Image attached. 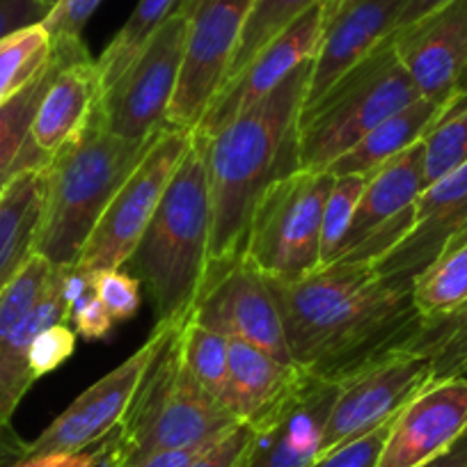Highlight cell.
<instances>
[{
	"mask_svg": "<svg viewBox=\"0 0 467 467\" xmlns=\"http://www.w3.org/2000/svg\"><path fill=\"white\" fill-rule=\"evenodd\" d=\"M412 286L380 275L374 264H330L296 282L268 280L294 365L330 383L401 350L421 323Z\"/></svg>",
	"mask_w": 467,
	"mask_h": 467,
	"instance_id": "6da1fadb",
	"label": "cell"
},
{
	"mask_svg": "<svg viewBox=\"0 0 467 467\" xmlns=\"http://www.w3.org/2000/svg\"><path fill=\"white\" fill-rule=\"evenodd\" d=\"M312 60L296 67L268 97L239 112L204 140L211 202L209 268L244 257L254 206L277 179L298 172V117Z\"/></svg>",
	"mask_w": 467,
	"mask_h": 467,
	"instance_id": "7a4b0ae2",
	"label": "cell"
},
{
	"mask_svg": "<svg viewBox=\"0 0 467 467\" xmlns=\"http://www.w3.org/2000/svg\"><path fill=\"white\" fill-rule=\"evenodd\" d=\"M161 133L147 140L112 136L103 127L99 101L88 124L44 168V206L35 254L57 268L76 266L103 211Z\"/></svg>",
	"mask_w": 467,
	"mask_h": 467,
	"instance_id": "3957f363",
	"label": "cell"
},
{
	"mask_svg": "<svg viewBox=\"0 0 467 467\" xmlns=\"http://www.w3.org/2000/svg\"><path fill=\"white\" fill-rule=\"evenodd\" d=\"M211 202L204 156L192 142L154 218L122 268L147 286L156 326L182 327L209 271Z\"/></svg>",
	"mask_w": 467,
	"mask_h": 467,
	"instance_id": "277c9868",
	"label": "cell"
},
{
	"mask_svg": "<svg viewBox=\"0 0 467 467\" xmlns=\"http://www.w3.org/2000/svg\"><path fill=\"white\" fill-rule=\"evenodd\" d=\"M421 99L389 37L298 117V170L323 172L394 112Z\"/></svg>",
	"mask_w": 467,
	"mask_h": 467,
	"instance_id": "5b68a950",
	"label": "cell"
},
{
	"mask_svg": "<svg viewBox=\"0 0 467 467\" xmlns=\"http://www.w3.org/2000/svg\"><path fill=\"white\" fill-rule=\"evenodd\" d=\"M241 421L211 397L186 367L174 327L147 367L117 426L119 456L215 442Z\"/></svg>",
	"mask_w": 467,
	"mask_h": 467,
	"instance_id": "8992f818",
	"label": "cell"
},
{
	"mask_svg": "<svg viewBox=\"0 0 467 467\" xmlns=\"http://www.w3.org/2000/svg\"><path fill=\"white\" fill-rule=\"evenodd\" d=\"M335 177L298 172L277 179L254 206L244 257L273 282H296L321 266V223Z\"/></svg>",
	"mask_w": 467,
	"mask_h": 467,
	"instance_id": "52a82bcc",
	"label": "cell"
},
{
	"mask_svg": "<svg viewBox=\"0 0 467 467\" xmlns=\"http://www.w3.org/2000/svg\"><path fill=\"white\" fill-rule=\"evenodd\" d=\"M65 268L33 254L19 275L0 291V424H10L33 388L28 353L35 337L56 323L69 326Z\"/></svg>",
	"mask_w": 467,
	"mask_h": 467,
	"instance_id": "ba28073f",
	"label": "cell"
},
{
	"mask_svg": "<svg viewBox=\"0 0 467 467\" xmlns=\"http://www.w3.org/2000/svg\"><path fill=\"white\" fill-rule=\"evenodd\" d=\"M191 147L192 131L163 129L140 165L103 211L76 264L80 271H112L129 262Z\"/></svg>",
	"mask_w": 467,
	"mask_h": 467,
	"instance_id": "9c48e42d",
	"label": "cell"
},
{
	"mask_svg": "<svg viewBox=\"0 0 467 467\" xmlns=\"http://www.w3.org/2000/svg\"><path fill=\"white\" fill-rule=\"evenodd\" d=\"M257 0H182L188 37L165 124L195 131L227 78L245 21Z\"/></svg>",
	"mask_w": 467,
	"mask_h": 467,
	"instance_id": "30bf717a",
	"label": "cell"
},
{
	"mask_svg": "<svg viewBox=\"0 0 467 467\" xmlns=\"http://www.w3.org/2000/svg\"><path fill=\"white\" fill-rule=\"evenodd\" d=\"M188 15L182 5L156 30L122 78L101 97L103 127L124 140H147L163 131L182 71Z\"/></svg>",
	"mask_w": 467,
	"mask_h": 467,
	"instance_id": "8fae6325",
	"label": "cell"
},
{
	"mask_svg": "<svg viewBox=\"0 0 467 467\" xmlns=\"http://www.w3.org/2000/svg\"><path fill=\"white\" fill-rule=\"evenodd\" d=\"M433 380L429 358L394 350L344 379L321 438V453L339 449L392 421Z\"/></svg>",
	"mask_w": 467,
	"mask_h": 467,
	"instance_id": "7c38bea8",
	"label": "cell"
},
{
	"mask_svg": "<svg viewBox=\"0 0 467 467\" xmlns=\"http://www.w3.org/2000/svg\"><path fill=\"white\" fill-rule=\"evenodd\" d=\"M191 321L224 335L244 339L285 365H294L286 332L268 280L245 257L206 271Z\"/></svg>",
	"mask_w": 467,
	"mask_h": 467,
	"instance_id": "4fadbf2b",
	"label": "cell"
},
{
	"mask_svg": "<svg viewBox=\"0 0 467 467\" xmlns=\"http://www.w3.org/2000/svg\"><path fill=\"white\" fill-rule=\"evenodd\" d=\"M424 188L420 140L371 172L332 264H374L389 253L412 227L417 197Z\"/></svg>",
	"mask_w": 467,
	"mask_h": 467,
	"instance_id": "5bb4252c",
	"label": "cell"
},
{
	"mask_svg": "<svg viewBox=\"0 0 467 467\" xmlns=\"http://www.w3.org/2000/svg\"><path fill=\"white\" fill-rule=\"evenodd\" d=\"M339 383L300 369L285 394L254 421L236 467H309L321 453V438Z\"/></svg>",
	"mask_w": 467,
	"mask_h": 467,
	"instance_id": "9a60e30c",
	"label": "cell"
},
{
	"mask_svg": "<svg viewBox=\"0 0 467 467\" xmlns=\"http://www.w3.org/2000/svg\"><path fill=\"white\" fill-rule=\"evenodd\" d=\"M172 330L174 327L156 326L150 339L131 358L85 389L60 417L51 421V426L39 433L37 440L28 442L26 456L76 453L108 438L124 420L147 367Z\"/></svg>",
	"mask_w": 467,
	"mask_h": 467,
	"instance_id": "2e32d148",
	"label": "cell"
},
{
	"mask_svg": "<svg viewBox=\"0 0 467 467\" xmlns=\"http://www.w3.org/2000/svg\"><path fill=\"white\" fill-rule=\"evenodd\" d=\"M326 3L327 0H321V3L309 7L305 15H300L289 28L282 30L271 44H266L259 51L239 76H234L215 94L209 110L204 112L202 122L192 131L195 140L213 136L218 129L232 122L239 112L248 110L250 106L268 97L296 67L317 56L327 21Z\"/></svg>",
	"mask_w": 467,
	"mask_h": 467,
	"instance_id": "e0dca14e",
	"label": "cell"
},
{
	"mask_svg": "<svg viewBox=\"0 0 467 467\" xmlns=\"http://www.w3.org/2000/svg\"><path fill=\"white\" fill-rule=\"evenodd\" d=\"M389 42L424 99L447 103L467 89V0L438 7Z\"/></svg>",
	"mask_w": 467,
	"mask_h": 467,
	"instance_id": "ac0fdd59",
	"label": "cell"
},
{
	"mask_svg": "<svg viewBox=\"0 0 467 467\" xmlns=\"http://www.w3.org/2000/svg\"><path fill=\"white\" fill-rule=\"evenodd\" d=\"M467 433V379L431 380L392 420L376 467H421Z\"/></svg>",
	"mask_w": 467,
	"mask_h": 467,
	"instance_id": "d6986e66",
	"label": "cell"
},
{
	"mask_svg": "<svg viewBox=\"0 0 467 467\" xmlns=\"http://www.w3.org/2000/svg\"><path fill=\"white\" fill-rule=\"evenodd\" d=\"M462 236H467V163L421 191L412 227L389 253L376 259L374 268L380 275L415 285Z\"/></svg>",
	"mask_w": 467,
	"mask_h": 467,
	"instance_id": "ffe728a7",
	"label": "cell"
},
{
	"mask_svg": "<svg viewBox=\"0 0 467 467\" xmlns=\"http://www.w3.org/2000/svg\"><path fill=\"white\" fill-rule=\"evenodd\" d=\"M53 57H56V74L39 101L30 129L35 147L47 156L56 154L88 124L103 97L101 69L89 56L83 37L56 42Z\"/></svg>",
	"mask_w": 467,
	"mask_h": 467,
	"instance_id": "44dd1931",
	"label": "cell"
},
{
	"mask_svg": "<svg viewBox=\"0 0 467 467\" xmlns=\"http://www.w3.org/2000/svg\"><path fill=\"white\" fill-rule=\"evenodd\" d=\"M408 0H348L327 19L312 62L303 108L317 103L346 71L374 53L397 30Z\"/></svg>",
	"mask_w": 467,
	"mask_h": 467,
	"instance_id": "7402d4cb",
	"label": "cell"
},
{
	"mask_svg": "<svg viewBox=\"0 0 467 467\" xmlns=\"http://www.w3.org/2000/svg\"><path fill=\"white\" fill-rule=\"evenodd\" d=\"M298 371L296 365H285L248 341L229 339L224 408L250 424L289 389Z\"/></svg>",
	"mask_w": 467,
	"mask_h": 467,
	"instance_id": "603a6c76",
	"label": "cell"
},
{
	"mask_svg": "<svg viewBox=\"0 0 467 467\" xmlns=\"http://www.w3.org/2000/svg\"><path fill=\"white\" fill-rule=\"evenodd\" d=\"M44 206V170L16 174L0 192V291L30 262Z\"/></svg>",
	"mask_w": 467,
	"mask_h": 467,
	"instance_id": "cb8c5ba5",
	"label": "cell"
},
{
	"mask_svg": "<svg viewBox=\"0 0 467 467\" xmlns=\"http://www.w3.org/2000/svg\"><path fill=\"white\" fill-rule=\"evenodd\" d=\"M442 108L444 103H435L424 97L417 99L415 103L394 112L392 117L383 119L379 127L371 129L356 147H350L335 163L327 165L326 172H330L332 177L374 172L380 165L388 163L389 159L403 154L415 142H420Z\"/></svg>",
	"mask_w": 467,
	"mask_h": 467,
	"instance_id": "d4e9b609",
	"label": "cell"
},
{
	"mask_svg": "<svg viewBox=\"0 0 467 467\" xmlns=\"http://www.w3.org/2000/svg\"><path fill=\"white\" fill-rule=\"evenodd\" d=\"M56 74V57L39 71L35 80H30L19 94L0 106V191L26 170H44L51 156L37 150L30 138L35 112L44 92L51 85Z\"/></svg>",
	"mask_w": 467,
	"mask_h": 467,
	"instance_id": "484cf974",
	"label": "cell"
},
{
	"mask_svg": "<svg viewBox=\"0 0 467 467\" xmlns=\"http://www.w3.org/2000/svg\"><path fill=\"white\" fill-rule=\"evenodd\" d=\"M179 5H182V0H140L138 3L127 24L97 60L99 69H101L103 92L122 78L124 71L140 56L156 30L179 10Z\"/></svg>",
	"mask_w": 467,
	"mask_h": 467,
	"instance_id": "4316f807",
	"label": "cell"
},
{
	"mask_svg": "<svg viewBox=\"0 0 467 467\" xmlns=\"http://www.w3.org/2000/svg\"><path fill=\"white\" fill-rule=\"evenodd\" d=\"M424 186L440 182L467 163V89L449 99L421 138Z\"/></svg>",
	"mask_w": 467,
	"mask_h": 467,
	"instance_id": "83f0119b",
	"label": "cell"
},
{
	"mask_svg": "<svg viewBox=\"0 0 467 467\" xmlns=\"http://www.w3.org/2000/svg\"><path fill=\"white\" fill-rule=\"evenodd\" d=\"M421 318L451 312L467 300V236L451 245L438 262L426 268L412 286Z\"/></svg>",
	"mask_w": 467,
	"mask_h": 467,
	"instance_id": "f1b7e54d",
	"label": "cell"
},
{
	"mask_svg": "<svg viewBox=\"0 0 467 467\" xmlns=\"http://www.w3.org/2000/svg\"><path fill=\"white\" fill-rule=\"evenodd\" d=\"M51 56V35L42 24L0 39V106L37 78Z\"/></svg>",
	"mask_w": 467,
	"mask_h": 467,
	"instance_id": "f546056e",
	"label": "cell"
},
{
	"mask_svg": "<svg viewBox=\"0 0 467 467\" xmlns=\"http://www.w3.org/2000/svg\"><path fill=\"white\" fill-rule=\"evenodd\" d=\"M317 3H321V0H257L253 12H250L248 21H245L239 48L234 53V60L232 65H229L227 78H224L223 88L234 78V76H239L241 71L248 67V62L253 60L266 44H271L282 30L289 28L300 15H305V12L312 5H317Z\"/></svg>",
	"mask_w": 467,
	"mask_h": 467,
	"instance_id": "4dcf8cb0",
	"label": "cell"
},
{
	"mask_svg": "<svg viewBox=\"0 0 467 467\" xmlns=\"http://www.w3.org/2000/svg\"><path fill=\"white\" fill-rule=\"evenodd\" d=\"M179 346L182 356L197 383L220 403L224 401L227 389V362H229V339L224 335L209 330L200 323L188 318L179 327ZM224 406V403H223Z\"/></svg>",
	"mask_w": 467,
	"mask_h": 467,
	"instance_id": "1f68e13d",
	"label": "cell"
},
{
	"mask_svg": "<svg viewBox=\"0 0 467 467\" xmlns=\"http://www.w3.org/2000/svg\"><path fill=\"white\" fill-rule=\"evenodd\" d=\"M467 344V300L444 312L440 317L421 318L420 327L412 332L410 339L401 346V350L429 358L431 367L442 365L444 360L461 350Z\"/></svg>",
	"mask_w": 467,
	"mask_h": 467,
	"instance_id": "d6a6232c",
	"label": "cell"
},
{
	"mask_svg": "<svg viewBox=\"0 0 467 467\" xmlns=\"http://www.w3.org/2000/svg\"><path fill=\"white\" fill-rule=\"evenodd\" d=\"M369 174H346V177H335V186H332L330 197L323 209V223H321V266L335 262L337 253L341 248L348 224L356 213V206L360 202L362 192H365ZM318 266V268H321Z\"/></svg>",
	"mask_w": 467,
	"mask_h": 467,
	"instance_id": "836d02e7",
	"label": "cell"
},
{
	"mask_svg": "<svg viewBox=\"0 0 467 467\" xmlns=\"http://www.w3.org/2000/svg\"><path fill=\"white\" fill-rule=\"evenodd\" d=\"M92 289L112 321H129L140 309V282L127 268L92 273Z\"/></svg>",
	"mask_w": 467,
	"mask_h": 467,
	"instance_id": "e575fe53",
	"label": "cell"
},
{
	"mask_svg": "<svg viewBox=\"0 0 467 467\" xmlns=\"http://www.w3.org/2000/svg\"><path fill=\"white\" fill-rule=\"evenodd\" d=\"M76 348V330L67 323H56V326L47 327L35 337L33 346L28 353L30 374L35 380L42 376L51 374L57 367L65 365Z\"/></svg>",
	"mask_w": 467,
	"mask_h": 467,
	"instance_id": "d590c367",
	"label": "cell"
},
{
	"mask_svg": "<svg viewBox=\"0 0 467 467\" xmlns=\"http://www.w3.org/2000/svg\"><path fill=\"white\" fill-rule=\"evenodd\" d=\"M389 426H392V421L371 431L365 438H358L353 442L344 444V447L323 453L309 467H376L385 440H388Z\"/></svg>",
	"mask_w": 467,
	"mask_h": 467,
	"instance_id": "8d00e7d4",
	"label": "cell"
},
{
	"mask_svg": "<svg viewBox=\"0 0 467 467\" xmlns=\"http://www.w3.org/2000/svg\"><path fill=\"white\" fill-rule=\"evenodd\" d=\"M99 5L101 0H57L42 26L51 35L53 44L80 39L85 24L92 19Z\"/></svg>",
	"mask_w": 467,
	"mask_h": 467,
	"instance_id": "74e56055",
	"label": "cell"
},
{
	"mask_svg": "<svg viewBox=\"0 0 467 467\" xmlns=\"http://www.w3.org/2000/svg\"><path fill=\"white\" fill-rule=\"evenodd\" d=\"M112 318L97 298L94 289L85 294L78 303H74L69 312V326L74 327L76 335L85 339H103L112 330Z\"/></svg>",
	"mask_w": 467,
	"mask_h": 467,
	"instance_id": "f35d334b",
	"label": "cell"
},
{
	"mask_svg": "<svg viewBox=\"0 0 467 467\" xmlns=\"http://www.w3.org/2000/svg\"><path fill=\"white\" fill-rule=\"evenodd\" d=\"M51 7L39 0H0V39L47 21Z\"/></svg>",
	"mask_w": 467,
	"mask_h": 467,
	"instance_id": "ab89813d",
	"label": "cell"
},
{
	"mask_svg": "<svg viewBox=\"0 0 467 467\" xmlns=\"http://www.w3.org/2000/svg\"><path fill=\"white\" fill-rule=\"evenodd\" d=\"M250 438V424L241 421L239 426H234L229 433H224L213 447L206 449L192 467H236L241 453H244L245 444Z\"/></svg>",
	"mask_w": 467,
	"mask_h": 467,
	"instance_id": "60d3db41",
	"label": "cell"
},
{
	"mask_svg": "<svg viewBox=\"0 0 467 467\" xmlns=\"http://www.w3.org/2000/svg\"><path fill=\"white\" fill-rule=\"evenodd\" d=\"M215 442L192 444V447L182 449H161V451H150L142 456H117L115 467H192V462Z\"/></svg>",
	"mask_w": 467,
	"mask_h": 467,
	"instance_id": "b9f144b4",
	"label": "cell"
},
{
	"mask_svg": "<svg viewBox=\"0 0 467 467\" xmlns=\"http://www.w3.org/2000/svg\"><path fill=\"white\" fill-rule=\"evenodd\" d=\"M108 438H103L101 442H97L94 447L83 449V451L76 453H42V456H26L16 462L15 467H94L101 458V453L106 451Z\"/></svg>",
	"mask_w": 467,
	"mask_h": 467,
	"instance_id": "7bdbcfd3",
	"label": "cell"
},
{
	"mask_svg": "<svg viewBox=\"0 0 467 467\" xmlns=\"http://www.w3.org/2000/svg\"><path fill=\"white\" fill-rule=\"evenodd\" d=\"M447 3H451V0H408L406 7H403V12H401V16H399L397 30L415 24V21H420L421 16L431 15V12H435L438 7L447 5ZM397 30H394V33H397Z\"/></svg>",
	"mask_w": 467,
	"mask_h": 467,
	"instance_id": "ee69618b",
	"label": "cell"
},
{
	"mask_svg": "<svg viewBox=\"0 0 467 467\" xmlns=\"http://www.w3.org/2000/svg\"><path fill=\"white\" fill-rule=\"evenodd\" d=\"M421 467H467V433L458 438L447 451L440 453L438 458H433V461Z\"/></svg>",
	"mask_w": 467,
	"mask_h": 467,
	"instance_id": "f6af8a7d",
	"label": "cell"
},
{
	"mask_svg": "<svg viewBox=\"0 0 467 467\" xmlns=\"http://www.w3.org/2000/svg\"><path fill=\"white\" fill-rule=\"evenodd\" d=\"M451 376H462L467 379V344L461 350H456L449 360L438 365L433 369V380L440 379H451Z\"/></svg>",
	"mask_w": 467,
	"mask_h": 467,
	"instance_id": "bcb514c9",
	"label": "cell"
},
{
	"mask_svg": "<svg viewBox=\"0 0 467 467\" xmlns=\"http://www.w3.org/2000/svg\"><path fill=\"white\" fill-rule=\"evenodd\" d=\"M0 451H15V453H24L28 451V442L19 438L15 433L10 424H0Z\"/></svg>",
	"mask_w": 467,
	"mask_h": 467,
	"instance_id": "7dc6e473",
	"label": "cell"
},
{
	"mask_svg": "<svg viewBox=\"0 0 467 467\" xmlns=\"http://www.w3.org/2000/svg\"><path fill=\"white\" fill-rule=\"evenodd\" d=\"M117 456H119V447H117V429L110 433V440H108L106 451L101 453L99 462L94 467H115Z\"/></svg>",
	"mask_w": 467,
	"mask_h": 467,
	"instance_id": "c3c4849f",
	"label": "cell"
},
{
	"mask_svg": "<svg viewBox=\"0 0 467 467\" xmlns=\"http://www.w3.org/2000/svg\"><path fill=\"white\" fill-rule=\"evenodd\" d=\"M26 458L24 453H15V451H0V467H15L16 462Z\"/></svg>",
	"mask_w": 467,
	"mask_h": 467,
	"instance_id": "681fc988",
	"label": "cell"
},
{
	"mask_svg": "<svg viewBox=\"0 0 467 467\" xmlns=\"http://www.w3.org/2000/svg\"><path fill=\"white\" fill-rule=\"evenodd\" d=\"M346 3H348V0H327L326 3V12H327V19H330L332 15H335V12H339L341 7L346 5ZM327 24V21H326Z\"/></svg>",
	"mask_w": 467,
	"mask_h": 467,
	"instance_id": "f907efd6",
	"label": "cell"
},
{
	"mask_svg": "<svg viewBox=\"0 0 467 467\" xmlns=\"http://www.w3.org/2000/svg\"><path fill=\"white\" fill-rule=\"evenodd\" d=\"M39 3H44V5H48V7H51V10H53V5H56L57 0H39Z\"/></svg>",
	"mask_w": 467,
	"mask_h": 467,
	"instance_id": "816d5d0a",
	"label": "cell"
},
{
	"mask_svg": "<svg viewBox=\"0 0 467 467\" xmlns=\"http://www.w3.org/2000/svg\"><path fill=\"white\" fill-rule=\"evenodd\" d=\"M0 192H3V191H0Z\"/></svg>",
	"mask_w": 467,
	"mask_h": 467,
	"instance_id": "f5cc1de1",
	"label": "cell"
}]
</instances>
